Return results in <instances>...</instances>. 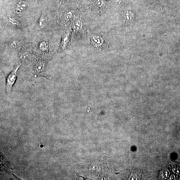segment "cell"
I'll return each instance as SVG.
<instances>
[{
    "mask_svg": "<svg viewBox=\"0 0 180 180\" xmlns=\"http://www.w3.org/2000/svg\"><path fill=\"white\" fill-rule=\"evenodd\" d=\"M8 22L10 24L14 27H18L20 26V23L16 19L12 17H10L8 19Z\"/></svg>",
    "mask_w": 180,
    "mask_h": 180,
    "instance_id": "8",
    "label": "cell"
},
{
    "mask_svg": "<svg viewBox=\"0 0 180 180\" xmlns=\"http://www.w3.org/2000/svg\"><path fill=\"white\" fill-rule=\"evenodd\" d=\"M147 1L152 2V1H155V0H147Z\"/></svg>",
    "mask_w": 180,
    "mask_h": 180,
    "instance_id": "14",
    "label": "cell"
},
{
    "mask_svg": "<svg viewBox=\"0 0 180 180\" xmlns=\"http://www.w3.org/2000/svg\"><path fill=\"white\" fill-rule=\"evenodd\" d=\"M39 48L42 52L48 53L50 51V46L48 42L44 41L40 42L39 45Z\"/></svg>",
    "mask_w": 180,
    "mask_h": 180,
    "instance_id": "7",
    "label": "cell"
},
{
    "mask_svg": "<svg viewBox=\"0 0 180 180\" xmlns=\"http://www.w3.org/2000/svg\"><path fill=\"white\" fill-rule=\"evenodd\" d=\"M83 23L82 20L80 19H77L74 21L73 25V29L74 32L77 33L82 30Z\"/></svg>",
    "mask_w": 180,
    "mask_h": 180,
    "instance_id": "6",
    "label": "cell"
},
{
    "mask_svg": "<svg viewBox=\"0 0 180 180\" xmlns=\"http://www.w3.org/2000/svg\"><path fill=\"white\" fill-rule=\"evenodd\" d=\"M45 63L43 61H40L35 64L34 67L33 74L35 76L42 74L44 72Z\"/></svg>",
    "mask_w": 180,
    "mask_h": 180,
    "instance_id": "3",
    "label": "cell"
},
{
    "mask_svg": "<svg viewBox=\"0 0 180 180\" xmlns=\"http://www.w3.org/2000/svg\"><path fill=\"white\" fill-rule=\"evenodd\" d=\"M91 40L92 44L97 48H102L104 44V40L101 36L94 35L92 36Z\"/></svg>",
    "mask_w": 180,
    "mask_h": 180,
    "instance_id": "2",
    "label": "cell"
},
{
    "mask_svg": "<svg viewBox=\"0 0 180 180\" xmlns=\"http://www.w3.org/2000/svg\"><path fill=\"white\" fill-rule=\"evenodd\" d=\"M21 58L22 59L27 60L28 59H29V55L28 53H25L24 54H22L21 56Z\"/></svg>",
    "mask_w": 180,
    "mask_h": 180,
    "instance_id": "13",
    "label": "cell"
},
{
    "mask_svg": "<svg viewBox=\"0 0 180 180\" xmlns=\"http://www.w3.org/2000/svg\"><path fill=\"white\" fill-rule=\"evenodd\" d=\"M18 43L16 40H12L10 43V46L12 48H17L18 46Z\"/></svg>",
    "mask_w": 180,
    "mask_h": 180,
    "instance_id": "12",
    "label": "cell"
},
{
    "mask_svg": "<svg viewBox=\"0 0 180 180\" xmlns=\"http://www.w3.org/2000/svg\"><path fill=\"white\" fill-rule=\"evenodd\" d=\"M95 5L98 9H101L104 5V0H95Z\"/></svg>",
    "mask_w": 180,
    "mask_h": 180,
    "instance_id": "9",
    "label": "cell"
},
{
    "mask_svg": "<svg viewBox=\"0 0 180 180\" xmlns=\"http://www.w3.org/2000/svg\"><path fill=\"white\" fill-rule=\"evenodd\" d=\"M20 66H16L6 78L5 89L7 93H10L12 91L16 80L17 72Z\"/></svg>",
    "mask_w": 180,
    "mask_h": 180,
    "instance_id": "1",
    "label": "cell"
},
{
    "mask_svg": "<svg viewBox=\"0 0 180 180\" xmlns=\"http://www.w3.org/2000/svg\"><path fill=\"white\" fill-rule=\"evenodd\" d=\"M63 42L61 45V49L62 50H66L68 45V36H65V37L63 38Z\"/></svg>",
    "mask_w": 180,
    "mask_h": 180,
    "instance_id": "11",
    "label": "cell"
},
{
    "mask_svg": "<svg viewBox=\"0 0 180 180\" xmlns=\"http://www.w3.org/2000/svg\"><path fill=\"white\" fill-rule=\"evenodd\" d=\"M72 1H74V0H72Z\"/></svg>",
    "mask_w": 180,
    "mask_h": 180,
    "instance_id": "15",
    "label": "cell"
},
{
    "mask_svg": "<svg viewBox=\"0 0 180 180\" xmlns=\"http://www.w3.org/2000/svg\"><path fill=\"white\" fill-rule=\"evenodd\" d=\"M73 16L72 12L71 11H67L64 14V18L66 21L70 20Z\"/></svg>",
    "mask_w": 180,
    "mask_h": 180,
    "instance_id": "10",
    "label": "cell"
},
{
    "mask_svg": "<svg viewBox=\"0 0 180 180\" xmlns=\"http://www.w3.org/2000/svg\"><path fill=\"white\" fill-rule=\"evenodd\" d=\"M27 5L26 2L21 1L17 4L16 11L17 14H20L25 11L27 9Z\"/></svg>",
    "mask_w": 180,
    "mask_h": 180,
    "instance_id": "5",
    "label": "cell"
},
{
    "mask_svg": "<svg viewBox=\"0 0 180 180\" xmlns=\"http://www.w3.org/2000/svg\"><path fill=\"white\" fill-rule=\"evenodd\" d=\"M48 23V18L46 15L42 14L38 22V26L40 29H44Z\"/></svg>",
    "mask_w": 180,
    "mask_h": 180,
    "instance_id": "4",
    "label": "cell"
}]
</instances>
